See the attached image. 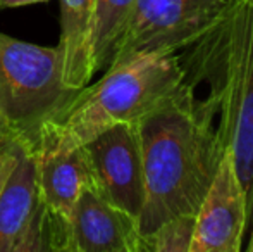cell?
Wrapping results in <instances>:
<instances>
[{
  "mask_svg": "<svg viewBox=\"0 0 253 252\" xmlns=\"http://www.w3.org/2000/svg\"><path fill=\"white\" fill-rule=\"evenodd\" d=\"M193 228L195 214L174 216L143 237V252H190Z\"/></svg>",
  "mask_w": 253,
  "mask_h": 252,
  "instance_id": "obj_13",
  "label": "cell"
},
{
  "mask_svg": "<svg viewBox=\"0 0 253 252\" xmlns=\"http://www.w3.org/2000/svg\"><path fill=\"white\" fill-rule=\"evenodd\" d=\"M71 251L143 252L138 219L86 185L71 214Z\"/></svg>",
  "mask_w": 253,
  "mask_h": 252,
  "instance_id": "obj_8",
  "label": "cell"
},
{
  "mask_svg": "<svg viewBox=\"0 0 253 252\" xmlns=\"http://www.w3.org/2000/svg\"><path fill=\"white\" fill-rule=\"evenodd\" d=\"M133 3L134 0H97L90 33V64L93 74L109 67Z\"/></svg>",
  "mask_w": 253,
  "mask_h": 252,
  "instance_id": "obj_12",
  "label": "cell"
},
{
  "mask_svg": "<svg viewBox=\"0 0 253 252\" xmlns=\"http://www.w3.org/2000/svg\"><path fill=\"white\" fill-rule=\"evenodd\" d=\"M80 90L62 81V52L0 31V119L14 140L33 151L42 128Z\"/></svg>",
  "mask_w": 253,
  "mask_h": 252,
  "instance_id": "obj_4",
  "label": "cell"
},
{
  "mask_svg": "<svg viewBox=\"0 0 253 252\" xmlns=\"http://www.w3.org/2000/svg\"><path fill=\"white\" fill-rule=\"evenodd\" d=\"M184 85V67L176 52H148L110 66L91 87L40 131L33 152H66L117 123H136L169 101Z\"/></svg>",
  "mask_w": 253,
  "mask_h": 252,
  "instance_id": "obj_3",
  "label": "cell"
},
{
  "mask_svg": "<svg viewBox=\"0 0 253 252\" xmlns=\"http://www.w3.org/2000/svg\"><path fill=\"white\" fill-rule=\"evenodd\" d=\"M236 0H134L110 66L148 52H176L205 33Z\"/></svg>",
  "mask_w": 253,
  "mask_h": 252,
  "instance_id": "obj_5",
  "label": "cell"
},
{
  "mask_svg": "<svg viewBox=\"0 0 253 252\" xmlns=\"http://www.w3.org/2000/svg\"><path fill=\"white\" fill-rule=\"evenodd\" d=\"M23 145L24 144L14 140V138L0 142V192H2L7 178H9V175L12 173L14 166H16L17 157H19V152H21V147H23Z\"/></svg>",
  "mask_w": 253,
  "mask_h": 252,
  "instance_id": "obj_14",
  "label": "cell"
},
{
  "mask_svg": "<svg viewBox=\"0 0 253 252\" xmlns=\"http://www.w3.org/2000/svg\"><path fill=\"white\" fill-rule=\"evenodd\" d=\"M40 205L37 159L23 145L12 173L0 192V252H14Z\"/></svg>",
  "mask_w": 253,
  "mask_h": 252,
  "instance_id": "obj_10",
  "label": "cell"
},
{
  "mask_svg": "<svg viewBox=\"0 0 253 252\" xmlns=\"http://www.w3.org/2000/svg\"><path fill=\"white\" fill-rule=\"evenodd\" d=\"M9 138H12V137L9 135V131L5 130V126H3V123H2V119H0V142L9 140Z\"/></svg>",
  "mask_w": 253,
  "mask_h": 252,
  "instance_id": "obj_16",
  "label": "cell"
},
{
  "mask_svg": "<svg viewBox=\"0 0 253 252\" xmlns=\"http://www.w3.org/2000/svg\"><path fill=\"white\" fill-rule=\"evenodd\" d=\"M97 0H60V40L62 81L81 90L93 76L90 64V33Z\"/></svg>",
  "mask_w": 253,
  "mask_h": 252,
  "instance_id": "obj_11",
  "label": "cell"
},
{
  "mask_svg": "<svg viewBox=\"0 0 253 252\" xmlns=\"http://www.w3.org/2000/svg\"><path fill=\"white\" fill-rule=\"evenodd\" d=\"M245 251L253 252V228L250 230V237H248V244L245 246Z\"/></svg>",
  "mask_w": 253,
  "mask_h": 252,
  "instance_id": "obj_17",
  "label": "cell"
},
{
  "mask_svg": "<svg viewBox=\"0 0 253 252\" xmlns=\"http://www.w3.org/2000/svg\"><path fill=\"white\" fill-rule=\"evenodd\" d=\"M136 126L145 175V204L138 219L143 239L174 216L197 212L224 151L186 83Z\"/></svg>",
  "mask_w": 253,
  "mask_h": 252,
  "instance_id": "obj_2",
  "label": "cell"
},
{
  "mask_svg": "<svg viewBox=\"0 0 253 252\" xmlns=\"http://www.w3.org/2000/svg\"><path fill=\"white\" fill-rule=\"evenodd\" d=\"M91 187L100 195L140 219L145 204V175L136 123H117L83 145Z\"/></svg>",
  "mask_w": 253,
  "mask_h": 252,
  "instance_id": "obj_6",
  "label": "cell"
},
{
  "mask_svg": "<svg viewBox=\"0 0 253 252\" xmlns=\"http://www.w3.org/2000/svg\"><path fill=\"white\" fill-rule=\"evenodd\" d=\"M40 201L52 216L71 223L81 190L91 185L83 145L66 152H35Z\"/></svg>",
  "mask_w": 253,
  "mask_h": 252,
  "instance_id": "obj_9",
  "label": "cell"
},
{
  "mask_svg": "<svg viewBox=\"0 0 253 252\" xmlns=\"http://www.w3.org/2000/svg\"><path fill=\"white\" fill-rule=\"evenodd\" d=\"M47 0H0V9H14V7L31 5V3H42Z\"/></svg>",
  "mask_w": 253,
  "mask_h": 252,
  "instance_id": "obj_15",
  "label": "cell"
},
{
  "mask_svg": "<svg viewBox=\"0 0 253 252\" xmlns=\"http://www.w3.org/2000/svg\"><path fill=\"white\" fill-rule=\"evenodd\" d=\"M184 83L227 151L253 228V0H236L179 52Z\"/></svg>",
  "mask_w": 253,
  "mask_h": 252,
  "instance_id": "obj_1",
  "label": "cell"
},
{
  "mask_svg": "<svg viewBox=\"0 0 253 252\" xmlns=\"http://www.w3.org/2000/svg\"><path fill=\"white\" fill-rule=\"evenodd\" d=\"M247 237V201L227 151L195 212L190 252H240Z\"/></svg>",
  "mask_w": 253,
  "mask_h": 252,
  "instance_id": "obj_7",
  "label": "cell"
}]
</instances>
